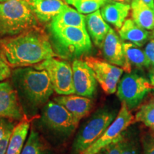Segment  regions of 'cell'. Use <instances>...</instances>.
<instances>
[{"mask_svg":"<svg viewBox=\"0 0 154 154\" xmlns=\"http://www.w3.org/2000/svg\"><path fill=\"white\" fill-rule=\"evenodd\" d=\"M0 49L11 67H26L57 57L49 36L39 27L0 39Z\"/></svg>","mask_w":154,"mask_h":154,"instance_id":"cell-1","label":"cell"},{"mask_svg":"<svg viewBox=\"0 0 154 154\" xmlns=\"http://www.w3.org/2000/svg\"><path fill=\"white\" fill-rule=\"evenodd\" d=\"M11 76L24 111L35 112L44 106L52 95L54 89L46 71L32 67H19Z\"/></svg>","mask_w":154,"mask_h":154,"instance_id":"cell-2","label":"cell"},{"mask_svg":"<svg viewBox=\"0 0 154 154\" xmlns=\"http://www.w3.org/2000/svg\"><path fill=\"white\" fill-rule=\"evenodd\" d=\"M38 27V21L28 0L0 2V39Z\"/></svg>","mask_w":154,"mask_h":154,"instance_id":"cell-3","label":"cell"},{"mask_svg":"<svg viewBox=\"0 0 154 154\" xmlns=\"http://www.w3.org/2000/svg\"><path fill=\"white\" fill-rule=\"evenodd\" d=\"M49 29L57 52L61 57H78L91 50V39L86 29L74 26Z\"/></svg>","mask_w":154,"mask_h":154,"instance_id":"cell-4","label":"cell"},{"mask_svg":"<svg viewBox=\"0 0 154 154\" xmlns=\"http://www.w3.org/2000/svg\"><path fill=\"white\" fill-rule=\"evenodd\" d=\"M116 117L115 111L102 109L92 115L75 138L72 154H80L103 134Z\"/></svg>","mask_w":154,"mask_h":154,"instance_id":"cell-5","label":"cell"},{"mask_svg":"<svg viewBox=\"0 0 154 154\" xmlns=\"http://www.w3.org/2000/svg\"><path fill=\"white\" fill-rule=\"evenodd\" d=\"M34 68L47 72L54 91L57 94L59 95L75 94L72 66L69 62L52 57L37 63Z\"/></svg>","mask_w":154,"mask_h":154,"instance_id":"cell-6","label":"cell"},{"mask_svg":"<svg viewBox=\"0 0 154 154\" xmlns=\"http://www.w3.org/2000/svg\"><path fill=\"white\" fill-rule=\"evenodd\" d=\"M134 121V116L126 104L121 102V109L114 121L99 138L80 154H99L106 147L122 139L124 136V132Z\"/></svg>","mask_w":154,"mask_h":154,"instance_id":"cell-7","label":"cell"},{"mask_svg":"<svg viewBox=\"0 0 154 154\" xmlns=\"http://www.w3.org/2000/svg\"><path fill=\"white\" fill-rule=\"evenodd\" d=\"M151 91L152 86L147 79L136 73H127L119 82L116 94L120 101L131 110L138 106Z\"/></svg>","mask_w":154,"mask_h":154,"instance_id":"cell-8","label":"cell"},{"mask_svg":"<svg viewBox=\"0 0 154 154\" xmlns=\"http://www.w3.org/2000/svg\"><path fill=\"white\" fill-rule=\"evenodd\" d=\"M42 121L50 130L64 134L74 131L79 123L66 108L54 101H48L43 107Z\"/></svg>","mask_w":154,"mask_h":154,"instance_id":"cell-9","label":"cell"},{"mask_svg":"<svg viewBox=\"0 0 154 154\" xmlns=\"http://www.w3.org/2000/svg\"><path fill=\"white\" fill-rule=\"evenodd\" d=\"M84 61L91 68L96 82L102 89L108 94L116 93L124 69L107 61L94 57H86Z\"/></svg>","mask_w":154,"mask_h":154,"instance_id":"cell-10","label":"cell"},{"mask_svg":"<svg viewBox=\"0 0 154 154\" xmlns=\"http://www.w3.org/2000/svg\"><path fill=\"white\" fill-rule=\"evenodd\" d=\"M72 66L75 94L91 98L95 94L97 82L91 68L85 61L79 59H75Z\"/></svg>","mask_w":154,"mask_h":154,"instance_id":"cell-11","label":"cell"},{"mask_svg":"<svg viewBox=\"0 0 154 154\" xmlns=\"http://www.w3.org/2000/svg\"><path fill=\"white\" fill-rule=\"evenodd\" d=\"M0 117L13 121L24 119L17 91L9 82H0Z\"/></svg>","mask_w":154,"mask_h":154,"instance_id":"cell-12","label":"cell"},{"mask_svg":"<svg viewBox=\"0 0 154 154\" xmlns=\"http://www.w3.org/2000/svg\"><path fill=\"white\" fill-rule=\"evenodd\" d=\"M102 54L106 61L121 67L127 73L131 72V67L125 57L122 39L113 29H110L101 46Z\"/></svg>","mask_w":154,"mask_h":154,"instance_id":"cell-13","label":"cell"},{"mask_svg":"<svg viewBox=\"0 0 154 154\" xmlns=\"http://www.w3.org/2000/svg\"><path fill=\"white\" fill-rule=\"evenodd\" d=\"M53 101L66 108L78 122L90 112L93 105L89 98L74 94L61 95L55 97Z\"/></svg>","mask_w":154,"mask_h":154,"instance_id":"cell-14","label":"cell"},{"mask_svg":"<svg viewBox=\"0 0 154 154\" xmlns=\"http://www.w3.org/2000/svg\"><path fill=\"white\" fill-rule=\"evenodd\" d=\"M131 11V5L122 2L109 0L100 9L101 14L105 22L117 29H119Z\"/></svg>","mask_w":154,"mask_h":154,"instance_id":"cell-15","label":"cell"},{"mask_svg":"<svg viewBox=\"0 0 154 154\" xmlns=\"http://www.w3.org/2000/svg\"><path fill=\"white\" fill-rule=\"evenodd\" d=\"M120 38L124 41H128L131 43L141 47L153 38V32L146 30L136 24L132 19H128L125 21L122 26L119 29Z\"/></svg>","mask_w":154,"mask_h":154,"instance_id":"cell-16","label":"cell"},{"mask_svg":"<svg viewBox=\"0 0 154 154\" xmlns=\"http://www.w3.org/2000/svg\"><path fill=\"white\" fill-rule=\"evenodd\" d=\"M28 2L38 22L43 23L52 20L66 5L63 0H28Z\"/></svg>","mask_w":154,"mask_h":154,"instance_id":"cell-17","label":"cell"},{"mask_svg":"<svg viewBox=\"0 0 154 154\" xmlns=\"http://www.w3.org/2000/svg\"><path fill=\"white\" fill-rule=\"evenodd\" d=\"M85 23L86 31L90 38L96 46L101 47L111 26L103 19L100 9L86 15Z\"/></svg>","mask_w":154,"mask_h":154,"instance_id":"cell-18","label":"cell"},{"mask_svg":"<svg viewBox=\"0 0 154 154\" xmlns=\"http://www.w3.org/2000/svg\"><path fill=\"white\" fill-rule=\"evenodd\" d=\"M49 26L58 28L74 26L86 29L85 16L66 5L61 12L52 19Z\"/></svg>","mask_w":154,"mask_h":154,"instance_id":"cell-19","label":"cell"},{"mask_svg":"<svg viewBox=\"0 0 154 154\" xmlns=\"http://www.w3.org/2000/svg\"><path fill=\"white\" fill-rule=\"evenodd\" d=\"M132 20L146 30H154V9L150 8L142 0H131Z\"/></svg>","mask_w":154,"mask_h":154,"instance_id":"cell-20","label":"cell"},{"mask_svg":"<svg viewBox=\"0 0 154 154\" xmlns=\"http://www.w3.org/2000/svg\"><path fill=\"white\" fill-rule=\"evenodd\" d=\"M29 129V122L27 119H24L14 127L9 138L6 154H21L24 146V142L28 135Z\"/></svg>","mask_w":154,"mask_h":154,"instance_id":"cell-21","label":"cell"},{"mask_svg":"<svg viewBox=\"0 0 154 154\" xmlns=\"http://www.w3.org/2000/svg\"><path fill=\"white\" fill-rule=\"evenodd\" d=\"M123 48L127 63L131 67L134 66L137 68H149L151 66L145 52L139 47L131 42H123Z\"/></svg>","mask_w":154,"mask_h":154,"instance_id":"cell-22","label":"cell"},{"mask_svg":"<svg viewBox=\"0 0 154 154\" xmlns=\"http://www.w3.org/2000/svg\"><path fill=\"white\" fill-rule=\"evenodd\" d=\"M21 154H53L40 135L32 128L27 141L23 148Z\"/></svg>","mask_w":154,"mask_h":154,"instance_id":"cell-23","label":"cell"},{"mask_svg":"<svg viewBox=\"0 0 154 154\" xmlns=\"http://www.w3.org/2000/svg\"><path fill=\"white\" fill-rule=\"evenodd\" d=\"M109 0H65L82 14H88L99 10Z\"/></svg>","mask_w":154,"mask_h":154,"instance_id":"cell-24","label":"cell"},{"mask_svg":"<svg viewBox=\"0 0 154 154\" xmlns=\"http://www.w3.org/2000/svg\"><path fill=\"white\" fill-rule=\"evenodd\" d=\"M135 120L143 123L154 132V99L141 106L136 113Z\"/></svg>","mask_w":154,"mask_h":154,"instance_id":"cell-25","label":"cell"},{"mask_svg":"<svg viewBox=\"0 0 154 154\" xmlns=\"http://www.w3.org/2000/svg\"><path fill=\"white\" fill-rule=\"evenodd\" d=\"M11 75V66L6 59L5 55L0 49V82L5 81Z\"/></svg>","mask_w":154,"mask_h":154,"instance_id":"cell-26","label":"cell"},{"mask_svg":"<svg viewBox=\"0 0 154 154\" xmlns=\"http://www.w3.org/2000/svg\"><path fill=\"white\" fill-rule=\"evenodd\" d=\"M14 126L13 120L0 117V138L11 134Z\"/></svg>","mask_w":154,"mask_h":154,"instance_id":"cell-27","label":"cell"},{"mask_svg":"<svg viewBox=\"0 0 154 154\" xmlns=\"http://www.w3.org/2000/svg\"><path fill=\"white\" fill-rule=\"evenodd\" d=\"M124 137L119 141L113 143L106 147L100 152L101 154H121L123 149V142H124Z\"/></svg>","mask_w":154,"mask_h":154,"instance_id":"cell-28","label":"cell"},{"mask_svg":"<svg viewBox=\"0 0 154 154\" xmlns=\"http://www.w3.org/2000/svg\"><path fill=\"white\" fill-rule=\"evenodd\" d=\"M121 154H139L137 144L134 140H126V138L124 137Z\"/></svg>","mask_w":154,"mask_h":154,"instance_id":"cell-29","label":"cell"},{"mask_svg":"<svg viewBox=\"0 0 154 154\" xmlns=\"http://www.w3.org/2000/svg\"><path fill=\"white\" fill-rule=\"evenodd\" d=\"M143 51L151 63V66H154V38L146 43Z\"/></svg>","mask_w":154,"mask_h":154,"instance_id":"cell-30","label":"cell"},{"mask_svg":"<svg viewBox=\"0 0 154 154\" xmlns=\"http://www.w3.org/2000/svg\"><path fill=\"white\" fill-rule=\"evenodd\" d=\"M143 154H154V137H149L144 140Z\"/></svg>","mask_w":154,"mask_h":154,"instance_id":"cell-31","label":"cell"},{"mask_svg":"<svg viewBox=\"0 0 154 154\" xmlns=\"http://www.w3.org/2000/svg\"><path fill=\"white\" fill-rule=\"evenodd\" d=\"M10 136L11 134H9L5 137L0 138V154H6L7 153Z\"/></svg>","mask_w":154,"mask_h":154,"instance_id":"cell-32","label":"cell"},{"mask_svg":"<svg viewBox=\"0 0 154 154\" xmlns=\"http://www.w3.org/2000/svg\"><path fill=\"white\" fill-rule=\"evenodd\" d=\"M149 79V82L151 83L152 86V90L154 91V66H152V68L151 69V70H150Z\"/></svg>","mask_w":154,"mask_h":154,"instance_id":"cell-33","label":"cell"},{"mask_svg":"<svg viewBox=\"0 0 154 154\" xmlns=\"http://www.w3.org/2000/svg\"><path fill=\"white\" fill-rule=\"evenodd\" d=\"M150 8L154 9V0H142Z\"/></svg>","mask_w":154,"mask_h":154,"instance_id":"cell-34","label":"cell"},{"mask_svg":"<svg viewBox=\"0 0 154 154\" xmlns=\"http://www.w3.org/2000/svg\"><path fill=\"white\" fill-rule=\"evenodd\" d=\"M113 1L122 2H129V1H131V0H113Z\"/></svg>","mask_w":154,"mask_h":154,"instance_id":"cell-35","label":"cell"},{"mask_svg":"<svg viewBox=\"0 0 154 154\" xmlns=\"http://www.w3.org/2000/svg\"><path fill=\"white\" fill-rule=\"evenodd\" d=\"M7 0H0V2H6Z\"/></svg>","mask_w":154,"mask_h":154,"instance_id":"cell-36","label":"cell"}]
</instances>
